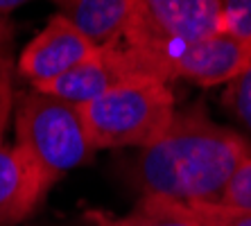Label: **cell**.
I'll use <instances>...</instances> for the list:
<instances>
[{"label": "cell", "instance_id": "obj_1", "mask_svg": "<svg viewBox=\"0 0 251 226\" xmlns=\"http://www.w3.org/2000/svg\"><path fill=\"white\" fill-rule=\"evenodd\" d=\"M251 154V143L222 127L204 109L176 111L172 122L138 161V181L147 197L181 203L217 201L226 181Z\"/></svg>", "mask_w": 251, "mask_h": 226}, {"label": "cell", "instance_id": "obj_2", "mask_svg": "<svg viewBox=\"0 0 251 226\" xmlns=\"http://www.w3.org/2000/svg\"><path fill=\"white\" fill-rule=\"evenodd\" d=\"M220 32V0H131L120 41L134 75L156 79L161 64Z\"/></svg>", "mask_w": 251, "mask_h": 226}, {"label": "cell", "instance_id": "obj_3", "mask_svg": "<svg viewBox=\"0 0 251 226\" xmlns=\"http://www.w3.org/2000/svg\"><path fill=\"white\" fill-rule=\"evenodd\" d=\"M93 150L150 147L172 122L175 93L154 77H131L86 106H79Z\"/></svg>", "mask_w": 251, "mask_h": 226}, {"label": "cell", "instance_id": "obj_4", "mask_svg": "<svg viewBox=\"0 0 251 226\" xmlns=\"http://www.w3.org/2000/svg\"><path fill=\"white\" fill-rule=\"evenodd\" d=\"M14 104L16 145L41 165L52 183L93 156L95 150L88 140L79 106L36 88L18 93Z\"/></svg>", "mask_w": 251, "mask_h": 226}, {"label": "cell", "instance_id": "obj_5", "mask_svg": "<svg viewBox=\"0 0 251 226\" xmlns=\"http://www.w3.org/2000/svg\"><path fill=\"white\" fill-rule=\"evenodd\" d=\"M251 66V39L231 34H213L190 43L179 54L158 66L156 79L170 84L172 79H188L210 88L231 84Z\"/></svg>", "mask_w": 251, "mask_h": 226}, {"label": "cell", "instance_id": "obj_6", "mask_svg": "<svg viewBox=\"0 0 251 226\" xmlns=\"http://www.w3.org/2000/svg\"><path fill=\"white\" fill-rule=\"evenodd\" d=\"M100 52L91 39L79 32L66 16L54 14L48 25L21 50L18 75L32 84H46L66 75L75 66L88 61Z\"/></svg>", "mask_w": 251, "mask_h": 226}, {"label": "cell", "instance_id": "obj_7", "mask_svg": "<svg viewBox=\"0 0 251 226\" xmlns=\"http://www.w3.org/2000/svg\"><path fill=\"white\" fill-rule=\"evenodd\" d=\"M131 77L138 75H134L125 50L120 46H111L100 48V52L95 57L75 66L66 75L32 88L46 95H52L57 100H64L73 106H86L98 98H102L104 93H109L120 81L131 79Z\"/></svg>", "mask_w": 251, "mask_h": 226}, {"label": "cell", "instance_id": "obj_8", "mask_svg": "<svg viewBox=\"0 0 251 226\" xmlns=\"http://www.w3.org/2000/svg\"><path fill=\"white\" fill-rule=\"evenodd\" d=\"M52 186V179L23 147L0 145V226L27 220Z\"/></svg>", "mask_w": 251, "mask_h": 226}, {"label": "cell", "instance_id": "obj_9", "mask_svg": "<svg viewBox=\"0 0 251 226\" xmlns=\"http://www.w3.org/2000/svg\"><path fill=\"white\" fill-rule=\"evenodd\" d=\"M66 16L98 48L118 46L129 16L131 0H52Z\"/></svg>", "mask_w": 251, "mask_h": 226}, {"label": "cell", "instance_id": "obj_10", "mask_svg": "<svg viewBox=\"0 0 251 226\" xmlns=\"http://www.w3.org/2000/svg\"><path fill=\"white\" fill-rule=\"evenodd\" d=\"M88 226H199L186 203L163 197H143L125 217H113L98 208L84 210Z\"/></svg>", "mask_w": 251, "mask_h": 226}, {"label": "cell", "instance_id": "obj_11", "mask_svg": "<svg viewBox=\"0 0 251 226\" xmlns=\"http://www.w3.org/2000/svg\"><path fill=\"white\" fill-rule=\"evenodd\" d=\"M215 203L233 210H251V154L240 161Z\"/></svg>", "mask_w": 251, "mask_h": 226}, {"label": "cell", "instance_id": "obj_12", "mask_svg": "<svg viewBox=\"0 0 251 226\" xmlns=\"http://www.w3.org/2000/svg\"><path fill=\"white\" fill-rule=\"evenodd\" d=\"M199 226H251V210L224 208L215 201L186 203Z\"/></svg>", "mask_w": 251, "mask_h": 226}, {"label": "cell", "instance_id": "obj_13", "mask_svg": "<svg viewBox=\"0 0 251 226\" xmlns=\"http://www.w3.org/2000/svg\"><path fill=\"white\" fill-rule=\"evenodd\" d=\"M222 102L235 118L251 131V66L231 84L222 95Z\"/></svg>", "mask_w": 251, "mask_h": 226}, {"label": "cell", "instance_id": "obj_14", "mask_svg": "<svg viewBox=\"0 0 251 226\" xmlns=\"http://www.w3.org/2000/svg\"><path fill=\"white\" fill-rule=\"evenodd\" d=\"M222 32L251 39V0H220Z\"/></svg>", "mask_w": 251, "mask_h": 226}, {"label": "cell", "instance_id": "obj_15", "mask_svg": "<svg viewBox=\"0 0 251 226\" xmlns=\"http://www.w3.org/2000/svg\"><path fill=\"white\" fill-rule=\"evenodd\" d=\"M14 59L0 50V145H2V136H5L7 122L12 116L14 102H16V95H14Z\"/></svg>", "mask_w": 251, "mask_h": 226}, {"label": "cell", "instance_id": "obj_16", "mask_svg": "<svg viewBox=\"0 0 251 226\" xmlns=\"http://www.w3.org/2000/svg\"><path fill=\"white\" fill-rule=\"evenodd\" d=\"M14 36V23L7 16H0V50L2 46H7Z\"/></svg>", "mask_w": 251, "mask_h": 226}, {"label": "cell", "instance_id": "obj_17", "mask_svg": "<svg viewBox=\"0 0 251 226\" xmlns=\"http://www.w3.org/2000/svg\"><path fill=\"white\" fill-rule=\"evenodd\" d=\"M29 0H0V16H7L9 12H14L16 7L25 5Z\"/></svg>", "mask_w": 251, "mask_h": 226}]
</instances>
